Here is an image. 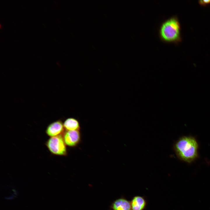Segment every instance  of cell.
<instances>
[{"mask_svg":"<svg viewBox=\"0 0 210 210\" xmlns=\"http://www.w3.org/2000/svg\"><path fill=\"white\" fill-rule=\"evenodd\" d=\"M199 3L201 5H205L210 3V0H200L199 1Z\"/></svg>","mask_w":210,"mask_h":210,"instance_id":"9","label":"cell"},{"mask_svg":"<svg viewBox=\"0 0 210 210\" xmlns=\"http://www.w3.org/2000/svg\"><path fill=\"white\" fill-rule=\"evenodd\" d=\"M63 138L66 145L74 147L80 141V133L78 130L67 131L64 134Z\"/></svg>","mask_w":210,"mask_h":210,"instance_id":"5","label":"cell"},{"mask_svg":"<svg viewBox=\"0 0 210 210\" xmlns=\"http://www.w3.org/2000/svg\"><path fill=\"white\" fill-rule=\"evenodd\" d=\"M130 203L132 210H143L146 204L144 199L139 196L134 197Z\"/></svg>","mask_w":210,"mask_h":210,"instance_id":"7","label":"cell"},{"mask_svg":"<svg viewBox=\"0 0 210 210\" xmlns=\"http://www.w3.org/2000/svg\"><path fill=\"white\" fill-rule=\"evenodd\" d=\"M180 30V24L177 20L171 18L162 24L160 30V36L165 41H174L179 38Z\"/></svg>","mask_w":210,"mask_h":210,"instance_id":"2","label":"cell"},{"mask_svg":"<svg viewBox=\"0 0 210 210\" xmlns=\"http://www.w3.org/2000/svg\"><path fill=\"white\" fill-rule=\"evenodd\" d=\"M63 124L59 120L49 124L47 128L46 133L51 137L61 135L64 131Z\"/></svg>","mask_w":210,"mask_h":210,"instance_id":"4","label":"cell"},{"mask_svg":"<svg viewBox=\"0 0 210 210\" xmlns=\"http://www.w3.org/2000/svg\"><path fill=\"white\" fill-rule=\"evenodd\" d=\"M64 128L67 131L79 130L80 128L78 121L75 118H69L66 119L63 123Z\"/></svg>","mask_w":210,"mask_h":210,"instance_id":"8","label":"cell"},{"mask_svg":"<svg viewBox=\"0 0 210 210\" xmlns=\"http://www.w3.org/2000/svg\"><path fill=\"white\" fill-rule=\"evenodd\" d=\"M46 145L49 151L52 154L65 155L67 154L66 144L61 135L50 138Z\"/></svg>","mask_w":210,"mask_h":210,"instance_id":"3","label":"cell"},{"mask_svg":"<svg viewBox=\"0 0 210 210\" xmlns=\"http://www.w3.org/2000/svg\"><path fill=\"white\" fill-rule=\"evenodd\" d=\"M198 144L192 136H183L180 138L174 146V149L180 160L191 163L198 157Z\"/></svg>","mask_w":210,"mask_h":210,"instance_id":"1","label":"cell"},{"mask_svg":"<svg viewBox=\"0 0 210 210\" xmlns=\"http://www.w3.org/2000/svg\"><path fill=\"white\" fill-rule=\"evenodd\" d=\"M112 208L113 210H132L130 202L123 198L115 201L112 204Z\"/></svg>","mask_w":210,"mask_h":210,"instance_id":"6","label":"cell"}]
</instances>
